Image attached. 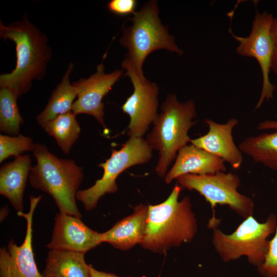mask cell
Listing matches in <instances>:
<instances>
[{
  "instance_id": "1",
  "label": "cell",
  "mask_w": 277,
  "mask_h": 277,
  "mask_svg": "<svg viewBox=\"0 0 277 277\" xmlns=\"http://www.w3.org/2000/svg\"><path fill=\"white\" fill-rule=\"evenodd\" d=\"M0 35L15 43L17 58L15 69L1 75L0 86L10 89L19 97L30 90L33 80L45 76L52 50L46 36L30 23L27 15L6 26L1 21Z\"/></svg>"
},
{
  "instance_id": "2",
  "label": "cell",
  "mask_w": 277,
  "mask_h": 277,
  "mask_svg": "<svg viewBox=\"0 0 277 277\" xmlns=\"http://www.w3.org/2000/svg\"><path fill=\"white\" fill-rule=\"evenodd\" d=\"M182 187L178 184L168 197L156 205H148L147 226L140 245L163 253L172 247L191 242L197 231L195 215L189 196L179 201Z\"/></svg>"
},
{
  "instance_id": "3",
  "label": "cell",
  "mask_w": 277,
  "mask_h": 277,
  "mask_svg": "<svg viewBox=\"0 0 277 277\" xmlns=\"http://www.w3.org/2000/svg\"><path fill=\"white\" fill-rule=\"evenodd\" d=\"M33 154L36 164L29 174L31 186L51 196L60 212L81 219L76 195L84 178L83 168L72 159L57 157L41 144H35Z\"/></svg>"
},
{
  "instance_id": "4",
  "label": "cell",
  "mask_w": 277,
  "mask_h": 277,
  "mask_svg": "<svg viewBox=\"0 0 277 277\" xmlns=\"http://www.w3.org/2000/svg\"><path fill=\"white\" fill-rule=\"evenodd\" d=\"M197 113L194 102H180L174 94H168L161 106V112L153 123V128L146 139L152 149L159 152L160 158L155 171L161 177L178 151L190 142V129L196 123Z\"/></svg>"
},
{
  "instance_id": "5",
  "label": "cell",
  "mask_w": 277,
  "mask_h": 277,
  "mask_svg": "<svg viewBox=\"0 0 277 277\" xmlns=\"http://www.w3.org/2000/svg\"><path fill=\"white\" fill-rule=\"evenodd\" d=\"M159 13L156 1L145 3L130 19L131 25L124 29L120 39V44L128 50L125 57L133 64L142 81L146 80L143 65L150 53L161 49L179 55L184 52L169 33L167 27L162 24Z\"/></svg>"
},
{
  "instance_id": "6",
  "label": "cell",
  "mask_w": 277,
  "mask_h": 277,
  "mask_svg": "<svg viewBox=\"0 0 277 277\" xmlns=\"http://www.w3.org/2000/svg\"><path fill=\"white\" fill-rule=\"evenodd\" d=\"M276 227L277 217L273 213L263 223L250 216L229 234L213 228L212 243L223 261L228 262L245 256L250 264L258 267L265 260L269 246L268 237L275 233Z\"/></svg>"
},
{
  "instance_id": "7",
  "label": "cell",
  "mask_w": 277,
  "mask_h": 277,
  "mask_svg": "<svg viewBox=\"0 0 277 277\" xmlns=\"http://www.w3.org/2000/svg\"><path fill=\"white\" fill-rule=\"evenodd\" d=\"M176 179L182 187L196 191L210 204L213 213L208 224L210 228L217 227L219 223L214 215L217 205L228 206L244 219L252 216L253 202L239 192L241 181L236 174L223 171L205 175L186 174Z\"/></svg>"
},
{
  "instance_id": "8",
  "label": "cell",
  "mask_w": 277,
  "mask_h": 277,
  "mask_svg": "<svg viewBox=\"0 0 277 277\" xmlns=\"http://www.w3.org/2000/svg\"><path fill=\"white\" fill-rule=\"evenodd\" d=\"M153 149L143 137H130L120 150L112 149L110 157L98 166L102 168V177L91 187L78 190L76 199L81 202L85 209H94L99 199L106 193L117 190L116 179L126 169L149 162Z\"/></svg>"
},
{
  "instance_id": "9",
  "label": "cell",
  "mask_w": 277,
  "mask_h": 277,
  "mask_svg": "<svg viewBox=\"0 0 277 277\" xmlns=\"http://www.w3.org/2000/svg\"><path fill=\"white\" fill-rule=\"evenodd\" d=\"M273 18V15L267 12H256L251 32L246 37L236 35L230 30L232 36L239 43L236 52L242 56L255 58L261 69L262 88L255 109H259L265 100L272 98L275 89L269 78L273 53L271 26Z\"/></svg>"
},
{
  "instance_id": "10",
  "label": "cell",
  "mask_w": 277,
  "mask_h": 277,
  "mask_svg": "<svg viewBox=\"0 0 277 277\" xmlns=\"http://www.w3.org/2000/svg\"><path fill=\"white\" fill-rule=\"evenodd\" d=\"M122 67L126 70V75L130 79L133 87V93L122 106L123 111L130 117L127 135L129 137H142L159 114V87L147 78L142 81L128 58L125 57Z\"/></svg>"
},
{
  "instance_id": "11",
  "label": "cell",
  "mask_w": 277,
  "mask_h": 277,
  "mask_svg": "<svg viewBox=\"0 0 277 277\" xmlns=\"http://www.w3.org/2000/svg\"><path fill=\"white\" fill-rule=\"evenodd\" d=\"M42 197L30 196L29 212H17L27 222L25 239L19 246L11 240L6 247L0 249V277H44L37 269L32 248L33 215Z\"/></svg>"
},
{
  "instance_id": "12",
  "label": "cell",
  "mask_w": 277,
  "mask_h": 277,
  "mask_svg": "<svg viewBox=\"0 0 277 277\" xmlns=\"http://www.w3.org/2000/svg\"><path fill=\"white\" fill-rule=\"evenodd\" d=\"M123 73L122 70L106 73L105 67L101 63L97 66L95 73L88 78H81L73 83L77 96L72 105V112L76 115L84 113L92 115L106 128L102 101Z\"/></svg>"
},
{
  "instance_id": "13",
  "label": "cell",
  "mask_w": 277,
  "mask_h": 277,
  "mask_svg": "<svg viewBox=\"0 0 277 277\" xmlns=\"http://www.w3.org/2000/svg\"><path fill=\"white\" fill-rule=\"evenodd\" d=\"M51 239L46 247L50 250L85 254L103 242L102 233L87 226L81 218L59 212L54 219Z\"/></svg>"
},
{
  "instance_id": "14",
  "label": "cell",
  "mask_w": 277,
  "mask_h": 277,
  "mask_svg": "<svg viewBox=\"0 0 277 277\" xmlns=\"http://www.w3.org/2000/svg\"><path fill=\"white\" fill-rule=\"evenodd\" d=\"M204 122L208 125V132L199 137L191 139L192 145L203 149L239 169L243 162L242 152L234 143L232 136L234 128L239 124L236 118H231L225 124L210 119Z\"/></svg>"
},
{
  "instance_id": "15",
  "label": "cell",
  "mask_w": 277,
  "mask_h": 277,
  "mask_svg": "<svg viewBox=\"0 0 277 277\" xmlns=\"http://www.w3.org/2000/svg\"><path fill=\"white\" fill-rule=\"evenodd\" d=\"M224 163L221 158L203 149L187 145L178 151L174 164L165 175V181L169 184L186 174L205 175L226 172Z\"/></svg>"
},
{
  "instance_id": "16",
  "label": "cell",
  "mask_w": 277,
  "mask_h": 277,
  "mask_svg": "<svg viewBox=\"0 0 277 277\" xmlns=\"http://www.w3.org/2000/svg\"><path fill=\"white\" fill-rule=\"evenodd\" d=\"M148 213V206L136 205L132 214L102 233L103 242L123 250H128L137 244H140L144 237Z\"/></svg>"
},
{
  "instance_id": "17",
  "label": "cell",
  "mask_w": 277,
  "mask_h": 277,
  "mask_svg": "<svg viewBox=\"0 0 277 277\" xmlns=\"http://www.w3.org/2000/svg\"><path fill=\"white\" fill-rule=\"evenodd\" d=\"M31 164L29 155H20L0 168V194L9 201L17 212L24 210V193Z\"/></svg>"
},
{
  "instance_id": "18",
  "label": "cell",
  "mask_w": 277,
  "mask_h": 277,
  "mask_svg": "<svg viewBox=\"0 0 277 277\" xmlns=\"http://www.w3.org/2000/svg\"><path fill=\"white\" fill-rule=\"evenodd\" d=\"M84 254L50 250L42 273L44 277H91Z\"/></svg>"
},
{
  "instance_id": "19",
  "label": "cell",
  "mask_w": 277,
  "mask_h": 277,
  "mask_svg": "<svg viewBox=\"0 0 277 277\" xmlns=\"http://www.w3.org/2000/svg\"><path fill=\"white\" fill-rule=\"evenodd\" d=\"M73 68V64L71 63L61 83L52 92L45 109L37 116L36 121L42 127L58 115L72 111L74 101L77 96L76 88L69 81Z\"/></svg>"
},
{
  "instance_id": "20",
  "label": "cell",
  "mask_w": 277,
  "mask_h": 277,
  "mask_svg": "<svg viewBox=\"0 0 277 277\" xmlns=\"http://www.w3.org/2000/svg\"><path fill=\"white\" fill-rule=\"evenodd\" d=\"M239 148L255 163L277 170V131L247 137L240 143Z\"/></svg>"
},
{
  "instance_id": "21",
  "label": "cell",
  "mask_w": 277,
  "mask_h": 277,
  "mask_svg": "<svg viewBox=\"0 0 277 277\" xmlns=\"http://www.w3.org/2000/svg\"><path fill=\"white\" fill-rule=\"evenodd\" d=\"M76 115L72 111L58 115L43 127L55 138L65 154L69 153L80 134L81 128Z\"/></svg>"
},
{
  "instance_id": "22",
  "label": "cell",
  "mask_w": 277,
  "mask_h": 277,
  "mask_svg": "<svg viewBox=\"0 0 277 277\" xmlns=\"http://www.w3.org/2000/svg\"><path fill=\"white\" fill-rule=\"evenodd\" d=\"M17 95L7 88L0 90V131L8 135L19 134L24 120L17 105Z\"/></svg>"
},
{
  "instance_id": "23",
  "label": "cell",
  "mask_w": 277,
  "mask_h": 277,
  "mask_svg": "<svg viewBox=\"0 0 277 277\" xmlns=\"http://www.w3.org/2000/svg\"><path fill=\"white\" fill-rule=\"evenodd\" d=\"M35 144L32 139L18 134L16 136L0 135V162L11 156L20 155L24 152L33 151Z\"/></svg>"
},
{
  "instance_id": "24",
  "label": "cell",
  "mask_w": 277,
  "mask_h": 277,
  "mask_svg": "<svg viewBox=\"0 0 277 277\" xmlns=\"http://www.w3.org/2000/svg\"><path fill=\"white\" fill-rule=\"evenodd\" d=\"M257 269L263 277H277V227L265 260Z\"/></svg>"
},
{
  "instance_id": "25",
  "label": "cell",
  "mask_w": 277,
  "mask_h": 277,
  "mask_svg": "<svg viewBox=\"0 0 277 277\" xmlns=\"http://www.w3.org/2000/svg\"><path fill=\"white\" fill-rule=\"evenodd\" d=\"M137 2L135 0H111L107 4V8L112 13L118 15L135 13Z\"/></svg>"
},
{
  "instance_id": "26",
  "label": "cell",
  "mask_w": 277,
  "mask_h": 277,
  "mask_svg": "<svg viewBox=\"0 0 277 277\" xmlns=\"http://www.w3.org/2000/svg\"><path fill=\"white\" fill-rule=\"evenodd\" d=\"M271 35L273 42V53L271 70L277 74V18H274L271 26Z\"/></svg>"
},
{
  "instance_id": "27",
  "label": "cell",
  "mask_w": 277,
  "mask_h": 277,
  "mask_svg": "<svg viewBox=\"0 0 277 277\" xmlns=\"http://www.w3.org/2000/svg\"><path fill=\"white\" fill-rule=\"evenodd\" d=\"M256 129L259 130H275L277 131V120H266L260 123Z\"/></svg>"
},
{
  "instance_id": "28",
  "label": "cell",
  "mask_w": 277,
  "mask_h": 277,
  "mask_svg": "<svg viewBox=\"0 0 277 277\" xmlns=\"http://www.w3.org/2000/svg\"><path fill=\"white\" fill-rule=\"evenodd\" d=\"M91 277H121L116 275L113 273H107L104 271H98L95 269L92 265H89ZM133 277V276H126Z\"/></svg>"
},
{
  "instance_id": "29",
  "label": "cell",
  "mask_w": 277,
  "mask_h": 277,
  "mask_svg": "<svg viewBox=\"0 0 277 277\" xmlns=\"http://www.w3.org/2000/svg\"><path fill=\"white\" fill-rule=\"evenodd\" d=\"M9 212V209L8 208V206H5L4 207L2 208L1 209V222L3 221L7 217Z\"/></svg>"
}]
</instances>
